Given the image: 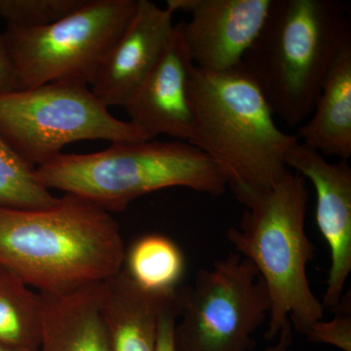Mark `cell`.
I'll return each instance as SVG.
<instances>
[{"label":"cell","instance_id":"obj_1","mask_svg":"<svg viewBox=\"0 0 351 351\" xmlns=\"http://www.w3.org/2000/svg\"><path fill=\"white\" fill-rule=\"evenodd\" d=\"M125 246L110 212L64 193L45 209L0 207V267L39 293L105 282L123 269Z\"/></svg>","mask_w":351,"mask_h":351},{"label":"cell","instance_id":"obj_2","mask_svg":"<svg viewBox=\"0 0 351 351\" xmlns=\"http://www.w3.org/2000/svg\"><path fill=\"white\" fill-rule=\"evenodd\" d=\"M188 92V143L211 159L235 196L271 188L285 175L286 154L299 138L277 127L242 64L219 73L193 64Z\"/></svg>","mask_w":351,"mask_h":351},{"label":"cell","instance_id":"obj_3","mask_svg":"<svg viewBox=\"0 0 351 351\" xmlns=\"http://www.w3.org/2000/svg\"><path fill=\"white\" fill-rule=\"evenodd\" d=\"M246 207L228 239L237 254L253 263L265 283L270 308L265 338L274 341L291 323L304 334L322 319L325 308L307 277L314 246L304 230L306 181L289 169L274 186L237 195Z\"/></svg>","mask_w":351,"mask_h":351},{"label":"cell","instance_id":"obj_4","mask_svg":"<svg viewBox=\"0 0 351 351\" xmlns=\"http://www.w3.org/2000/svg\"><path fill=\"white\" fill-rule=\"evenodd\" d=\"M350 39L345 2L271 0L241 64L274 115L297 126L311 117L332 61Z\"/></svg>","mask_w":351,"mask_h":351},{"label":"cell","instance_id":"obj_5","mask_svg":"<svg viewBox=\"0 0 351 351\" xmlns=\"http://www.w3.org/2000/svg\"><path fill=\"white\" fill-rule=\"evenodd\" d=\"M39 182L84 198L106 211H121L140 196L181 186L214 196L226 182L203 152L182 141L112 143L93 154H57L36 168Z\"/></svg>","mask_w":351,"mask_h":351},{"label":"cell","instance_id":"obj_6","mask_svg":"<svg viewBox=\"0 0 351 351\" xmlns=\"http://www.w3.org/2000/svg\"><path fill=\"white\" fill-rule=\"evenodd\" d=\"M0 134L36 168L76 141L149 140L131 121L115 119L89 85L78 80L0 94Z\"/></svg>","mask_w":351,"mask_h":351},{"label":"cell","instance_id":"obj_7","mask_svg":"<svg viewBox=\"0 0 351 351\" xmlns=\"http://www.w3.org/2000/svg\"><path fill=\"white\" fill-rule=\"evenodd\" d=\"M137 5L138 0H87L75 12L46 27L7 25L2 36L20 90L60 80L90 86Z\"/></svg>","mask_w":351,"mask_h":351},{"label":"cell","instance_id":"obj_8","mask_svg":"<svg viewBox=\"0 0 351 351\" xmlns=\"http://www.w3.org/2000/svg\"><path fill=\"white\" fill-rule=\"evenodd\" d=\"M269 298L250 261L230 254L179 291L174 351H249L269 317Z\"/></svg>","mask_w":351,"mask_h":351},{"label":"cell","instance_id":"obj_9","mask_svg":"<svg viewBox=\"0 0 351 351\" xmlns=\"http://www.w3.org/2000/svg\"><path fill=\"white\" fill-rule=\"evenodd\" d=\"M271 0H167L173 13L191 15L184 36L195 66L226 71L241 64L262 29Z\"/></svg>","mask_w":351,"mask_h":351},{"label":"cell","instance_id":"obj_10","mask_svg":"<svg viewBox=\"0 0 351 351\" xmlns=\"http://www.w3.org/2000/svg\"><path fill=\"white\" fill-rule=\"evenodd\" d=\"M285 164L315 189L316 221L331 257L322 306L332 308L341 302L351 272V168L346 160L329 162L300 141L286 154Z\"/></svg>","mask_w":351,"mask_h":351},{"label":"cell","instance_id":"obj_11","mask_svg":"<svg viewBox=\"0 0 351 351\" xmlns=\"http://www.w3.org/2000/svg\"><path fill=\"white\" fill-rule=\"evenodd\" d=\"M173 15L168 8L138 0L131 22L89 86L106 107H125L151 73L172 36Z\"/></svg>","mask_w":351,"mask_h":351},{"label":"cell","instance_id":"obj_12","mask_svg":"<svg viewBox=\"0 0 351 351\" xmlns=\"http://www.w3.org/2000/svg\"><path fill=\"white\" fill-rule=\"evenodd\" d=\"M193 66L184 40V22H180L174 25L156 66L124 107L129 121L149 140L167 135L188 143L191 127L188 90Z\"/></svg>","mask_w":351,"mask_h":351},{"label":"cell","instance_id":"obj_13","mask_svg":"<svg viewBox=\"0 0 351 351\" xmlns=\"http://www.w3.org/2000/svg\"><path fill=\"white\" fill-rule=\"evenodd\" d=\"M179 290L156 295L138 287L122 269L104 282L101 313L112 351H156L163 313L175 306Z\"/></svg>","mask_w":351,"mask_h":351},{"label":"cell","instance_id":"obj_14","mask_svg":"<svg viewBox=\"0 0 351 351\" xmlns=\"http://www.w3.org/2000/svg\"><path fill=\"white\" fill-rule=\"evenodd\" d=\"M104 282L40 293L43 328L38 351H112L101 313Z\"/></svg>","mask_w":351,"mask_h":351},{"label":"cell","instance_id":"obj_15","mask_svg":"<svg viewBox=\"0 0 351 351\" xmlns=\"http://www.w3.org/2000/svg\"><path fill=\"white\" fill-rule=\"evenodd\" d=\"M302 144L323 156H351V39L330 66L309 119L298 130Z\"/></svg>","mask_w":351,"mask_h":351},{"label":"cell","instance_id":"obj_16","mask_svg":"<svg viewBox=\"0 0 351 351\" xmlns=\"http://www.w3.org/2000/svg\"><path fill=\"white\" fill-rule=\"evenodd\" d=\"M122 269L145 292L172 295L184 277L186 261L174 241L163 235L147 234L126 250Z\"/></svg>","mask_w":351,"mask_h":351},{"label":"cell","instance_id":"obj_17","mask_svg":"<svg viewBox=\"0 0 351 351\" xmlns=\"http://www.w3.org/2000/svg\"><path fill=\"white\" fill-rule=\"evenodd\" d=\"M43 328V302L12 270L0 267V343L38 350Z\"/></svg>","mask_w":351,"mask_h":351},{"label":"cell","instance_id":"obj_18","mask_svg":"<svg viewBox=\"0 0 351 351\" xmlns=\"http://www.w3.org/2000/svg\"><path fill=\"white\" fill-rule=\"evenodd\" d=\"M56 197L36 177V167L15 151L0 134V207L45 209Z\"/></svg>","mask_w":351,"mask_h":351},{"label":"cell","instance_id":"obj_19","mask_svg":"<svg viewBox=\"0 0 351 351\" xmlns=\"http://www.w3.org/2000/svg\"><path fill=\"white\" fill-rule=\"evenodd\" d=\"M87 0H0V17L14 27L36 29L63 19Z\"/></svg>","mask_w":351,"mask_h":351},{"label":"cell","instance_id":"obj_20","mask_svg":"<svg viewBox=\"0 0 351 351\" xmlns=\"http://www.w3.org/2000/svg\"><path fill=\"white\" fill-rule=\"evenodd\" d=\"M304 335L313 343H324L343 351H351L350 315L338 314L331 320L317 321Z\"/></svg>","mask_w":351,"mask_h":351},{"label":"cell","instance_id":"obj_21","mask_svg":"<svg viewBox=\"0 0 351 351\" xmlns=\"http://www.w3.org/2000/svg\"><path fill=\"white\" fill-rule=\"evenodd\" d=\"M178 314H179V300H178L177 304L168 308L161 317L156 351H174L173 332H174L176 318H177Z\"/></svg>","mask_w":351,"mask_h":351},{"label":"cell","instance_id":"obj_22","mask_svg":"<svg viewBox=\"0 0 351 351\" xmlns=\"http://www.w3.org/2000/svg\"><path fill=\"white\" fill-rule=\"evenodd\" d=\"M20 90L3 36L0 34V94Z\"/></svg>","mask_w":351,"mask_h":351},{"label":"cell","instance_id":"obj_23","mask_svg":"<svg viewBox=\"0 0 351 351\" xmlns=\"http://www.w3.org/2000/svg\"><path fill=\"white\" fill-rule=\"evenodd\" d=\"M293 346V327L291 323L281 330L276 341L263 351H291Z\"/></svg>","mask_w":351,"mask_h":351},{"label":"cell","instance_id":"obj_24","mask_svg":"<svg viewBox=\"0 0 351 351\" xmlns=\"http://www.w3.org/2000/svg\"><path fill=\"white\" fill-rule=\"evenodd\" d=\"M0 351H38V350H24V348H14V346L4 345V343H0Z\"/></svg>","mask_w":351,"mask_h":351}]
</instances>
